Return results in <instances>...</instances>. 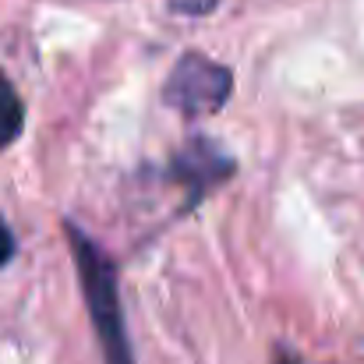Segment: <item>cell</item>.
Segmentation results:
<instances>
[{
    "instance_id": "1",
    "label": "cell",
    "mask_w": 364,
    "mask_h": 364,
    "mask_svg": "<svg viewBox=\"0 0 364 364\" xmlns=\"http://www.w3.org/2000/svg\"><path fill=\"white\" fill-rule=\"evenodd\" d=\"M64 230H68L75 269H78V279H82L85 308H89L100 350H103V364H134L127 326H124V308H121V290H117L114 262L96 247L92 237H85L75 223H68Z\"/></svg>"
},
{
    "instance_id": "2",
    "label": "cell",
    "mask_w": 364,
    "mask_h": 364,
    "mask_svg": "<svg viewBox=\"0 0 364 364\" xmlns=\"http://www.w3.org/2000/svg\"><path fill=\"white\" fill-rule=\"evenodd\" d=\"M230 92H234L230 68L198 50H188L181 53L163 85V103L184 117H209L230 103Z\"/></svg>"
},
{
    "instance_id": "3",
    "label": "cell",
    "mask_w": 364,
    "mask_h": 364,
    "mask_svg": "<svg viewBox=\"0 0 364 364\" xmlns=\"http://www.w3.org/2000/svg\"><path fill=\"white\" fill-rule=\"evenodd\" d=\"M230 173H234V159H230L216 141H209V138H191V141H184V149L173 156V166H170V177H173L177 184H184L191 205H195L205 191H213L220 181H227Z\"/></svg>"
},
{
    "instance_id": "4",
    "label": "cell",
    "mask_w": 364,
    "mask_h": 364,
    "mask_svg": "<svg viewBox=\"0 0 364 364\" xmlns=\"http://www.w3.org/2000/svg\"><path fill=\"white\" fill-rule=\"evenodd\" d=\"M21 124H25V107H21L14 85L7 82V75L0 71V149H7L21 134Z\"/></svg>"
},
{
    "instance_id": "5",
    "label": "cell",
    "mask_w": 364,
    "mask_h": 364,
    "mask_svg": "<svg viewBox=\"0 0 364 364\" xmlns=\"http://www.w3.org/2000/svg\"><path fill=\"white\" fill-rule=\"evenodd\" d=\"M220 0H170V11L173 14H191V18H202V14H213Z\"/></svg>"
},
{
    "instance_id": "6",
    "label": "cell",
    "mask_w": 364,
    "mask_h": 364,
    "mask_svg": "<svg viewBox=\"0 0 364 364\" xmlns=\"http://www.w3.org/2000/svg\"><path fill=\"white\" fill-rule=\"evenodd\" d=\"M11 255H14V237H11L7 223L0 220V265H7V262H11Z\"/></svg>"
},
{
    "instance_id": "7",
    "label": "cell",
    "mask_w": 364,
    "mask_h": 364,
    "mask_svg": "<svg viewBox=\"0 0 364 364\" xmlns=\"http://www.w3.org/2000/svg\"><path fill=\"white\" fill-rule=\"evenodd\" d=\"M276 364H297V361H294L290 354H283V350H279V354H276Z\"/></svg>"
}]
</instances>
